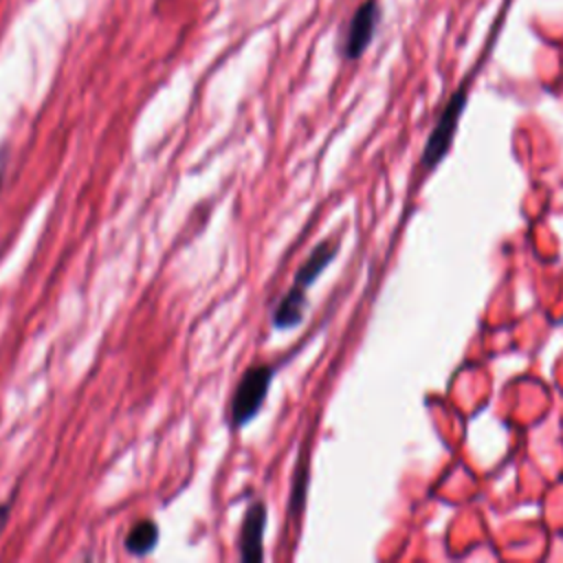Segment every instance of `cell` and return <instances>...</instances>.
Here are the masks:
<instances>
[{"label": "cell", "instance_id": "6da1fadb", "mask_svg": "<svg viewBox=\"0 0 563 563\" xmlns=\"http://www.w3.org/2000/svg\"><path fill=\"white\" fill-rule=\"evenodd\" d=\"M273 367L268 365H253L244 372L238 383L231 402V422L233 427H244L251 418H255L268 396V385L273 380Z\"/></svg>", "mask_w": 563, "mask_h": 563}, {"label": "cell", "instance_id": "7a4b0ae2", "mask_svg": "<svg viewBox=\"0 0 563 563\" xmlns=\"http://www.w3.org/2000/svg\"><path fill=\"white\" fill-rule=\"evenodd\" d=\"M464 101H466V92H464V90H457V92L451 97V101L446 103L444 112L440 114L438 125L433 128V132H431V136H429V141H427V147H424V154H422L424 165H429V167L435 165V163L444 156V152L449 150L451 139H453V134H455V125H457L460 112H462V108H464Z\"/></svg>", "mask_w": 563, "mask_h": 563}, {"label": "cell", "instance_id": "3957f363", "mask_svg": "<svg viewBox=\"0 0 563 563\" xmlns=\"http://www.w3.org/2000/svg\"><path fill=\"white\" fill-rule=\"evenodd\" d=\"M378 18H380V9H378L376 0H365L356 9V13L350 20L345 44H343V51H345L347 59H356V57L363 55V51L367 48V44L374 37Z\"/></svg>", "mask_w": 563, "mask_h": 563}, {"label": "cell", "instance_id": "277c9868", "mask_svg": "<svg viewBox=\"0 0 563 563\" xmlns=\"http://www.w3.org/2000/svg\"><path fill=\"white\" fill-rule=\"evenodd\" d=\"M266 528V506L264 501L255 499L244 512L242 528H240V559L242 561H262V541Z\"/></svg>", "mask_w": 563, "mask_h": 563}, {"label": "cell", "instance_id": "5b68a950", "mask_svg": "<svg viewBox=\"0 0 563 563\" xmlns=\"http://www.w3.org/2000/svg\"><path fill=\"white\" fill-rule=\"evenodd\" d=\"M306 288L301 286H292L284 299L279 301L275 314H273V323L275 328L279 330H288V328H295L301 323L303 319V310H306Z\"/></svg>", "mask_w": 563, "mask_h": 563}, {"label": "cell", "instance_id": "8992f818", "mask_svg": "<svg viewBox=\"0 0 563 563\" xmlns=\"http://www.w3.org/2000/svg\"><path fill=\"white\" fill-rule=\"evenodd\" d=\"M334 255H336V246H332L330 242H321V244L310 253V257L303 262V266L297 271V275H295V286L308 288V286L323 273V268L332 262Z\"/></svg>", "mask_w": 563, "mask_h": 563}, {"label": "cell", "instance_id": "52a82bcc", "mask_svg": "<svg viewBox=\"0 0 563 563\" xmlns=\"http://www.w3.org/2000/svg\"><path fill=\"white\" fill-rule=\"evenodd\" d=\"M125 550L134 556H145L154 550V545L158 543V526L150 519H141L136 521L130 532L125 534Z\"/></svg>", "mask_w": 563, "mask_h": 563}, {"label": "cell", "instance_id": "ba28073f", "mask_svg": "<svg viewBox=\"0 0 563 563\" xmlns=\"http://www.w3.org/2000/svg\"><path fill=\"white\" fill-rule=\"evenodd\" d=\"M303 490H306V473L299 468L295 475V484H292V499H290L292 515H297L303 506Z\"/></svg>", "mask_w": 563, "mask_h": 563}, {"label": "cell", "instance_id": "9c48e42d", "mask_svg": "<svg viewBox=\"0 0 563 563\" xmlns=\"http://www.w3.org/2000/svg\"><path fill=\"white\" fill-rule=\"evenodd\" d=\"M9 517H11V501H4V504L0 506V534L4 532Z\"/></svg>", "mask_w": 563, "mask_h": 563}, {"label": "cell", "instance_id": "30bf717a", "mask_svg": "<svg viewBox=\"0 0 563 563\" xmlns=\"http://www.w3.org/2000/svg\"><path fill=\"white\" fill-rule=\"evenodd\" d=\"M2 174H4V158H0V185H2Z\"/></svg>", "mask_w": 563, "mask_h": 563}]
</instances>
